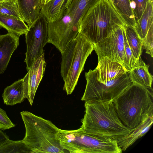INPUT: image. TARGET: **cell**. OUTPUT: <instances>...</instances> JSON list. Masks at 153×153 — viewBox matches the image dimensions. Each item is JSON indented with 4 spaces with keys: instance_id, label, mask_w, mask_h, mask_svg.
<instances>
[{
    "instance_id": "obj_14",
    "label": "cell",
    "mask_w": 153,
    "mask_h": 153,
    "mask_svg": "<svg viewBox=\"0 0 153 153\" xmlns=\"http://www.w3.org/2000/svg\"><path fill=\"white\" fill-rule=\"evenodd\" d=\"M153 122V116L147 117L127 135L116 140L119 146L125 151L149 130Z\"/></svg>"
},
{
    "instance_id": "obj_29",
    "label": "cell",
    "mask_w": 153,
    "mask_h": 153,
    "mask_svg": "<svg viewBox=\"0 0 153 153\" xmlns=\"http://www.w3.org/2000/svg\"><path fill=\"white\" fill-rule=\"evenodd\" d=\"M8 117L6 111L0 108V128L5 130L15 126Z\"/></svg>"
},
{
    "instance_id": "obj_12",
    "label": "cell",
    "mask_w": 153,
    "mask_h": 153,
    "mask_svg": "<svg viewBox=\"0 0 153 153\" xmlns=\"http://www.w3.org/2000/svg\"><path fill=\"white\" fill-rule=\"evenodd\" d=\"M19 37L10 32L0 35V74L6 70L13 53L19 46Z\"/></svg>"
},
{
    "instance_id": "obj_7",
    "label": "cell",
    "mask_w": 153,
    "mask_h": 153,
    "mask_svg": "<svg viewBox=\"0 0 153 153\" xmlns=\"http://www.w3.org/2000/svg\"><path fill=\"white\" fill-rule=\"evenodd\" d=\"M85 76L86 86L81 98L84 101H113L132 83L127 72L118 78L102 83L97 80L94 69L85 72Z\"/></svg>"
},
{
    "instance_id": "obj_6",
    "label": "cell",
    "mask_w": 153,
    "mask_h": 153,
    "mask_svg": "<svg viewBox=\"0 0 153 153\" xmlns=\"http://www.w3.org/2000/svg\"><path fill=\"white\" fill-rule=\"evenodd\" d=\"M60 145L66 152L72 153H121L117 141L95 135L81 128L75 130L60 129Z\"/></svg>"
},
{
    "instance_id": "obj_5",
    "label": "cell",
    "mask_w": 153,
    "mask_h": 153,
    "mask_svg": "<svg viewBox=\"0 0 153 153\" xmlns=\"http://www.w3.org/2000/svg\"><path fill=\"white\" fill-rule=\"evenodd\" d=\"M93 50V44L78 33L61 53L60 73L64 82L63 89L67 95L73 92L86 61Z\"/></svg>"
},
{
    "instance_id": "obj_15",
    "label": "cell",
    "mask_w": 153,
    "mask_h": 153,
    "mask_svg": "<svg viewBox=\"0 0 153 153\" xmlns=\"http://www.w3.org/2000/svg\"><path fill=\"white\" fill-rule=\"evenodd\" d=\"M149 66L142 59L141 56L128 73V76L132 83L136 84L149 89L152 88L153 76L149 73Z\"/></svg>"
},
{
    "instance_id": "obj_22",
    "label": "cell",
    "mask_w": 153,
    "mask_h": 153,
    "mask_svg": "<svg viewBox=\"0 0 153 153\" xmlns=\"http://www.w3.org/2000/svg\"><path fill=\"white\" fill-rule=\"evenodd\" d=\"M0 27L19 36L25 33L29 27L22 20L0 14Z\"/></svg>"
},
{
    "instance_id": "obj_27",
    "label": "cell",
    "mask_w": 153,
    "mask_h": 153,
    "mask_svg": "<svg viewBox=\"0 0 153 153\" xmlns=\"http://www.w3.org/2000/svg\"><path fill=\"white\" fill-rule=\"evenodd\" d=\"M124 46L126 54V61L124 68L127 72H130L135 64L137 59L134 56L127 42L125 36H124Z\"/></svg>"
},
{
    "instance_id": "obj_30",
    "label": "cell",
    "mask_w": 153,
    "mask_h": 153,
    "mask_svg": "<svg viewBox=\"0 0 153 153\" xmlns=\"http://www.w3.org/2000/svg\"><path fill=\"white\" fill-rule=\"evenodd\" d=\"M9 139L8 136L0 130V147L4 144Z\"/></svg>"
},
{
    "instance_id": "obj_31",
    "label": "cell",
    "mask_w": 153,
    "mask_h": 153,
    "mask_svg": "<svg viewBox=\"0 0 153 153\" xmlns=\"http://www.w3.org/2000/svg\"><path fill=\"white\" fill-rule=\"evenodd\" d=\"M73 0H67L66 4V8H67L70 5Z\"/></svg>"
},
{
    "instance_id": "obj_10",
    "label": "cell",
    "mask_w": 153,
    "mask_h": 153,
    "mask_svg": "<svg viewBox=\"0 0 153 153\" xmlns=\"http://www.w3.org/2000/svg\"><path fill=\"white\" fill-rule=\"evenodd\" d=\"M48 43L53 45L61 53L79 32V25L66 13L60 20L48 23Z\"/></svg>"
},
{
    "instance_id": "obj_32",
    "label": "cell",
    "mask_w": 153,
    "mask_h": 153,
    "mask_svg": "<svg viewBox=\"0 0 153 153\" xmlns=\"http://www.w3.org/2000/svg\"><path fill=\"white\" fill-rule=\"evenodd\" d=\"M9 0H0V2L7 1H9Z\"/></svg>"
},
{
    "instance_id": "obj_23",
    "label": "cell",
    "mask_w": 153,
    "mask_h": 153,
    "mask_svg": "<svg viewBox=\"0 0 153 153\" xmlns=\"http://www.w3.org/2000/svg\"><path fill=\"white\" fill-rule=\"evenodd\" d=\"M125 34L127 42L134 57L138 59L142 52V39L134 27L124 25Z\"/></svg>"
},
{
    "instance_id": "obj_20",
    "label": "cell",
    "mask_w": 153,
    "mask_h": 153,
    "mask_svg": "<svg viewBox=\"0 0 153 153\" xmlns=\"http://www.w3.org/2000/svg\"><path fill=\"white\" fill-rule=\"evenodd\" d=\"M120 16L125 25L134 27L136 21L130 0H108Z\"/></svg>"
},
{
    "instance_id": "obj_16",
    "label": "cell",
    "mask_w": 153,
    "mask_h": 153,
    "mask_svg": "<svg viewBox=\"0 0 153 153\" xmlns=\"http://www.w3.org/2000/svg\"><path fill=\"white\" fill-rule=\"evenodd\" d=\"M67 0H51L41 4L40 13L45 18L48 23L57 21L64 16Z\"/></svg>"
},
{
    "instance_id": "obj_28",
    "label": "cell",
    "mask_w": 153,
    "mask_h": 153,
    "mask_svg": "<svg viewBox=\"0 0 153 153\" xmlns=\"http://www.w3.org/2000/svg\"><path fill=\"white\" fill-rule=\"evenodd\" d=\"M143 47L146 53L153 57V23L150 27L145 37L142 39Z\"/></svg>"
},
{
    "instance_id": "obj_4",
    "label": "cell",
    "mask_w": 153,
    "mask_h": 153,
    "mask_svg": "<svg viewBox=\"0 0 153 153\" xmlns=\"http://www.w3.org/2000/svg\"><path fill=\"white\" fill-rule=\"evenodd\" d=\"M125 25L108 0H98L80 21L79 32L93 45L106 38L117 25Z\"/></svg>"
},
{
    "instance_id": "obj_2",
    "label": "cell",
    "mask_w": 153,
    "mask_h": 153,
    "mask_svg": "<svg viewBox=\"0 0 153 153\" xmlns=\"http://www.w3.org/2000/svg\"><path fill=\"white\" fill-rule=\"evenodd\" d=\"M151 90L132 83L113 100L117 114L125 126L133 129L148 116H153Z\"/></svg>"
},
{
    "instance_id": "obj_8",
    "label": "cell",
    "mask_w": 153,
    "mask_h": 153,
    "mask_svg": "<svg viewBox=\"0 0 153 153\" xmlns=\"http://www.w3.org/2000/svg\"><path fill=\"white\" fill-rule=\"evenodd\" d=\"M27 49L25 60L27 71L44 51L48 43V22L41 13L29 27L25 34Z\"/></svg>"
},
{
    "instance_id": "obj_26",
    "label": "cell",
    "mask_w": 153,
    "mask_h": 153,
    "mask_svg": "<svg viewBox=\"0 0 153 153\" xmlns=\"http://www.w3.org/2000/svg\"><path fill=\"white\" fill-rule=\"evenodd\" d=\"M153 0H130L135 20L137 22L141 17L147 2Z\"/></svg>"
},
{
    "instance_id": "obj_25",
    "label": "cell",
    "mask_w": 153,
    "mask_h": 153,
    "mask_svg": "<svg viewBox=\"0 0 153 153\" xmlns=\"http://www.w3.org/2000/svg\"><path fill=\"white\" fill-rule=\"evenodd\" d=\"M0 14L22 20L16 0L0 2Z\"/></svg>"
},
{
    "instance_id": "obj_17",
    "label": "cell",
    "mask_w": 153,
    "mask_h": 153,
    "mask_svg": "<svg viewBox=\"0 0 153 153\" xmlns=\"http://www.w3.org/2000/svg\"><path fill=\"white\" fill-rule=\"evenodd\" d=\"M16 0L22 20L30 26L40 14L41 0Z\"/></svg>"
},
{
    "instance_id": "obj_33",
    "label": "cell",
    "mask_w": 153,
    "mask_h": 153,
    "mask_svg": "<svg viewBox=\"0 0 153 153\" xmlns=\"http://www.w3.org/2000/svg\"><path fill=\"white\" fill-rule=\"evenodd\" d=\"M45 0H41V4H44Z\"/></svg>"
},
{
    "instance_id": "obj_34",
    "label": "cell",
    "mask_w": 153,
    "mask_h": 153,
    "mask_svg": "<svg viewBox=\"0 0 153 153\" xmlns=\"http://www.w3.org/2000/svg\"><path fill=\"white\" fill-rule=\"evenodd\" d=\"M51 0H45L44 4H46V3L48 2H49V1H50Z\"/></svg>"
},
{
    "instance_id": "obj_18",
    "label": "cell",
    "mask_w": 153,
    "mask_h": 153,
    "mask_svg": "<svg viewBox=\"0 0 153 153\" xmlns=\"http://www.w3.org/2000/svg\"><path fill=\"white\" fill-rule=\"evenodd\" d=\"M98 0H73L65 13L73 22L79 26V23L88 10Z\"/></svg>"
},
{
    "instance_id": "obj_1",
    "label": "cell",
    "mask_w": 153,
    "mask_h": 153,
    "mask_svg": "<svg viewBox=\"0 0 153 153\" xmlns=\"http://www.w3.org/2000/svg\"><path fill=\"white\" fill-rule=\"evenodd\" d=\"M85 114L81 128L91 134L116 140L128 134L117 113L113 100L85 101Z\"/></svg>"
},
{
    "instance_id": "obj_19",
    "label": "cell",
    "mask_w": 153,
    "mask_h": 153,
    "mask_svg": "<svg viewBox=\"0 0 153 153\" xmlns=\"http://www.w3.org/2000/svg\"><path fill=\"white\" fill-rule=\"evenodd\" d=\"M23 82V78L15 82L4 89L2 97L4 104L12 106L23 101L25 99Z\"/></svg>"
},
{
    "instance_id": "obj_11",
    "label": "cell",
    "mask_w": 153,
    "mask_h": 153,
    "mask_svg": "<svg viewBox=\"0 0 153 153\" xmlns=\"http://www.w3.org/2000/svg\"><path fill=\"white\" fill-rule=\"evenodd\" d=\"M94 70L97 80L102 83L118 78L127 72L120 64L111 61L106 57L98 60Z\"/></svg>"
},
{
    "instance_id": "obj_21",
    "label": "cell",
    "mask_w": 153,
    "mask_h": 153,
    "mask_svg": "<svg viewBox=\"0 0 153 153\" xmlns=\"http://www.w3.org/2000/svg\"><path fill=\"white\" fill-rule=\"evenodd\" d=\"M153 23V1L147 2L146 7L140 19L136 22L134 28L141 39L146 36L151 25Z\"/></svg>"
},
{
    "instance_id": "obj_24",
    "label": "cell",
    "mask_w": 153,
    "mask_h": 153,
    "mask_svg": "<svg viewBox=\"0 0 153 153\" xmlns=\"http://www.w3.org/2000/svg\"><path fill=\"white\" fill-rule=\"evenodd\" d=\"M32 153V151L22 140L14 141L9 139L0 147V153Z\"/></svg>"
},
{
    "instance_id": "obj_3",
    "label": "cell",
    "mask_w": 153,
    "mask_h": 153,
    "mask_svg": "<svg viewBox=\"0 0 153 153\" xmlns=\"http://www.w3.org/2000/svg\"><path fill=\"white\" fill-rule=\"evenodd\" d=\"M25 128L22 140L34 153H64L59 139L60 129L51 121L31 112H20Z\"/></svg>"
},
{
    "instance_id": "obj_9",
    "label": "cell",
    "mask_w": 153,
    "mask_h": 153,
    "mask_svg": "<svg viewBox=\"0 0 153 153\" xmlns=\"http://www.w3.org/2000/svg\"><path fill=\"white\" fill-rule=\"evenodd\" d=\"M124 26H115L106 38L93 45L98 60L106 57L111 61L119 63L124 68L126 59Z\"/></svg>"
},
{
    "instance_id": "obj_13",
    "label": "cell",
    "mask_w": 153,
    "mask_h": 153,
    "mask_svg": "<svg viewBox=\"0 0 153 153\" xmlns=\"http://www.w3.org/2000/svg\"><path fill=\"white\" fill-rule=\"evenodd\" d=\"M46 66L44 52L28 71L29 77L28 91L25 98L27 99L31 105L33 104L39 85L44 76Z\"/></svg>"
}]
</instances>
